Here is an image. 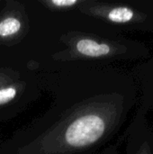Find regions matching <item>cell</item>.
I'll list each match as a JSON object with an SVG mask.
<instances>
[{
  "instance_id": "277c9868",
  "label": "cell",
  "mask_w": 153,
  "mask_h": 154,
  "mask_svg": "<svg viewBox=\"0 0 153 154\" xmlns=\"http://www.w3.org/2000/svg\"><path fill=\"white\" fill-rule=\"evenodd\" d=\"M108 19L114 23H123L131 21L133 17V12L128 7H116L108 13Z\"/></svg>"
},
{
  "instance_id": "8992f818",
  "label": "cell",
  "mask_w": 153,
  "mask_h": 154,
  "mask_svg": "<svg viewBox=\"0 0 153 154\" xmlns=\"http://www.w3.org/2000/svg\"><path fill=\"white\" fill-rule=\"evenodd\" d=\"M78 2L77 0H53L51 4L59 7H69L77 5Z\"/></svg>"
},
{
  "instance_id": "3957f363",
  "label": "cell",
  "mask_w": 153,
  "mask_h": 154,
  "mask_svg": "<svg viewBox=\"0 0 153 154\" xmlns=\"http://www.w3.org/2000/svg\"><path fill=\"white\" fill-rule=\"evenodd\" d=\"M21 22L17 18L8 17L0 22V36L6 37L17 33L21 29Z\"/></svg>"
},
{
  "instance_id": "5b68a950",
  "label": "cell",
  "mask_w": 153,
  "mask_h": 154,
  "mask_svg": "<svg viewBox=\"0 0 153 154\" xmlns=\"http://www.w3.org/2000/svg\"><path fill=\"white\" fill-rule=\"evenodd\" d=\"M17 90L14 87H8L0 89V105L6 104L13 100L16 96Z\"/></svg>"
},
{
  "instance_id": "7a4b0ae2",
  "label": "cell",
  "mask_w": 153,
  "mask_h": 154,
  "mask_svg": "<svg viewBox=\"0 0 153 154\" xmlns=\"http://www.w3.org/2000/svg\"><path fill=\"white\" fill-rule=\"evenodd\" d=\"M77 51L87 57H101L107 55L111 49L106 43H98L90 39H82L77 42Z\"/></svg>"
},
{
  "instance_id": "6da1fadb",
  "label": "cell",
  "mask_w": 153,
  "mask_h": 154,
  "mask_svg": "<svg viewBox=\"0 0 153 154\" xmlns=\"http://www.w3.org/2000/svg\"><path fill=\"white\" fill-rule=\"evenodd\" d=\"M106 129L105 121L97 115H86L77 118L65 132V142L71 147H84L98 141Z\"/></svg>"
}]
</instances>
